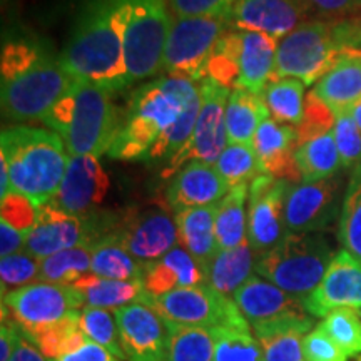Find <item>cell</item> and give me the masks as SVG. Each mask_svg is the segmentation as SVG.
Returning a JSON list of instances; mask_svg holds the SVG:
<instances>
[{
    "mask_svg": "<svg viewBox=\"0 0 361 361\" xmlns=\"http://www.w3.org/2000/svg\"><path fill=\"white\" fill-rule=\"evenodd\" d=\"M295 161L301 183L335 178V174L343 168V162L333 130L298 146Z\"/></svg>",
    "mask_w": 361,
    "mask_h": 361,
    "instance_id": "836d02e7",
    "label": "cell"
},
{
    "mask_svg": "<svg viewBox=\"0 0 361 361\" xmlns=\"http://www.w3.org/2000/svg\"><path fill=\"white\" fill-rule=\"evenodd\" d=\"M59 59L71 78L89 80L111 94L129 87L121 0H84Z\"/></svg>",
    "mask_w": 361,
    "mask_h": 361,
    "instance_id": "6da1fadb",
    "label": "cell"
},
{
    "mask_svg": "<svg viewBox=\"0 0 361 361\" xmlns=\"http://www.w3.org/2000/svg\"><path fill=\"white\" fill-rule=\"evenodd\" d=\"M80 313L82 310L74 311L61 322L39 329L27 338L42 351L47 360H57L64 355L74 353L75 350H79L89 341L80 326Z\"/></svg>",
    "mask_w": 361,
    "mask_h": 361,
    "instance_id": "e575fe53",
    "label": "cell"
},
{
    "mask_svg": "<svg viewBox=\"0 0 361 361\" xmlns=\"http://www.w3.org/2000/svg\"><path fill=\"white\" fill-rule=\"evenodd\" d=\"M303 353L306 361H348V355L324 331L322 324H316L303 338Z\"/></svg>",
    "mask_w": 361,
    "mask_h": 361,
    "instance_id": "681fc988",
    "label": "cell"
},
{
    "mask_svg": "<svg viewBox=\"0 0 361 361\" xmlns=\"http://www.w3.org/2000/svg\"><path fill=\"white\" fill-rule=\"evenodd\" d=\"M176 17H229L234 0H168Z\"/></svg>",
    "mask_w": 361,
    "mask_h": 361,
    "instance_id": "f907efd6",
    "label": "cell"
},
{
    "mask_svg": "<svg viewBox=\"0 0 361 361\" xmlns=\"http://www.w3.org/2000/svg\"><path fill=\"white\" fill-rule=\"evenodd\" d=\"M333 135L340 152L343 168H356L361 164V129L348 111L338 112Z\"/></svg>",
    "mask_w": 361,
    "mask_h": 361,
    "instance_id": "7dc6e473",
    "label": "cell"
},
{
    "mask_svg": "<svg viewBox=\"0 0 361 361\" xmlns=\"http://www.w3.org/2000/svg\"><path fill=\"white\" fill-rule=\"evenodd\" d=\"M144 286L151 296L204 284V269L183 246L173 247L168 255L144 266Z\"/></svg>",
    "mask_w": 361,
    "mask_h": 361,
    "instance_id": "cb8c5ba5",
    "label": "cell"
},
{
    "mask_svg": "<svg viewBox=\"0 0 361 361\" xmlns=\"http://www.w3.org/2000/svg\"><path fill=\"white\" fill-rule=\"evenodd\" d=\"M360 314H361V310H360Z\"/></svg>",
    "mask_w": 361,
    "mask_h": 361,
    "instance_id": "91938a15",
    "label": "cell"
},
{
    "mask_svg": "<svg viewBox=\"0 0 361 361\" xmlns=\"http://www.w3.org/2000/svg\"><path fill=\"white\" fill-rule=\"evenodd\" d=\"M313 328V316H305L251 329L263 348L264 361H306L303 338Z\"/></svg>",
    "mask_w": 361,
    "mask_h": 361,
    "instance_id": "f1b7e54d",
    "label": "cell"
},
{
    "mask_svg": "<svg viewBox=\"0 0 361 361\" xmlns=\"http://www.w3.org/2000/svg\"><path fill=\"white\" fill-rule=\"evenodd\" d=\"M338 178L290 184L284 200V221L290 233H323L335 223L343 201Z\"/></svg>",
    "mask_w": 361,
    "mask_h": 361,
    "instance_id": "2e32d148",
    "label": "cell"
},
{
    "mask_svg": "<svg viewBox=\"0 0 361 361\" xmlns=\"http://www.w3.org/2000/svg\"><path fill=\"white\" fill-rule=\"evenodd\" d=\"M229 189L231 188L218 173L214 164L192 161L174 174L166 191V197L171 209L179 213L191 207L218 204Z\"/></svg>",
    "mask_w": 361,
    "mask_h": 361,
    "instance_id": "7402d4cb",
    "label": "cell"
},
{
    "mask_svg": "<svg viewBox=\"0 0 361 361\" xmlns=\"http://www.w3.org/2000/svg\"><path fill=\"white\" fill-rule=\"evenodd\" d=\"M112 228V218L101 214L75 216L62 211L52 201L37 206V221L27 233L25 251L44 259L71 247L90 245Z\"/></svg>",
    "mask_w": 361,
    "mask_h": 361,
    "instance_id": "30bf717a",
    "label": "cell"
},
{
    "mask_svg": "<svg viewBox=\"0 0 361 361\" xmlns=\"http://www.w3.org/2000/svg\"><path fill=\"white\" fill-rule=\"evenodd\" d=\"M111 180L96 156H69L64 179L52 202L75 216H89L106 200Z\"/></svg>",
    "mask_w": 361,
    "mask_h": 361,
    "instance_id": "ac0fdd59",
    "label": "cell"
},
{
    "mask_svg": "<svg viewBox=\"0 0 361 361\" xmlns=\"http://www.w3.org/2000/svg\"><path fill=\"white\" fill-rule=\"evenodd\" d=\"M80 326L89 341L106 348L119 360H126L123 345H121L119 326H117L116 316L111 313V310L85 306L80 313Z\"/></svg>",
    "mask_w": 361,
    "mask_h": 361,
    "instance_id": "7bdbcfd3",
    "label": "cell"
},
{
    "mask_svg": "<svg viewBox=\"0 0 361 361\" xmlns=\"http://www.w3.org/2000/svg\"><path fill=\"white\" fill-rule=\"evenodd\" d=\"M305 310L313 318H324L340 308L361 310V261L348 251L336 252L335 259L316 286L303 300Z\"/></svg>",
    "mask_w": 361,
    "mask_h": 361,
    "instance_id": "d6986e66",
    "label": "cell"
},
{
    "mask_svg": "<svg viewBox=\"0 0 361 361\" xmlns=\"http://www.w3.org/2000/svg\"><path fill=\"white\" fill-rule=\"evenodd\" d=\"M0 161L8 169L12 191L40 206L57 194L69 154L61 135L54 130L12 126L0 135Z\"/></svg>",
    "mask_w": 361,
    "mask_h": 361,
    "instance_id": "5b68a950",
    "label": "cell"
},
{
    "mask_svg": "<svg viewBox=\"0 0 361 361\" xmlns=\"http://www.w3.org/2000/svg\"><path fill=\"white\" fill-rule=\"evenodd\" d=\"M229 29V17H176L166 42L162 71L194 82L207 79L211 56Z\"/></svg>",
    "mask_w": 361,
    "mask_h": 361,
    "instance_id": "9c48e42d",
    "label": "cell"
},
{
    "mask_svg": "<svg viewBox=\"0 0 361 361\" xmlns=\"http://www.w3.org/2000/svg\"><path fill=\"white\" fill-rule=\"evenodd\" d=\"M49 361H123L117 356L109 353L106 348L96 345V343L87 341L84 346H80L79 350H75L74 353L64 355L57 360H49Z\"/></svg>",
    "mask_w": 361,
    "mask_h": 361,
    "instance_id": "db71d44e",
    "label": "cell"
},
{
    "mask_svg": "<svg viewBox=\"0 0 361 361\" xmlns=\"http://www.w3.org/2000/svg\"><path fill=\"white\" fill-rule=\"evenodd\" d=\"M151 305L173 323L207 329L251 328L233 298L221 295L206 283L152 296Z\"/></svg>",
    "mask_w": 361,
    "mask_h": 361,
    "instance_id": "8fae6325",
    "label": "cell"
},
{
    "mask_svg": "<svg viewBox=\"0 0 361 361\" xmlns=\"http://www.w3.org/2000/svg\"><path fill=\"white\" fill-rule=\"evenodd\" d=\"M239 51H241V30L231 29L219 39L209 64L207 79H213L223 87L233 90L238 87L239 78Z\"/></svg>",
    "mask_w": 361,
    "mask_h": 361,
    "instance_id": "60d3db41",
    "label": "cell"
},
{
    "mask_svg": "<svg viewBox=\"0 0 361 361\" xmlns=\"http://www.w3.org/2000/svg\"><path fill=\"white\" fill-rule=\"evenodd\" d=\"M40 274V259L29 251L4 256L0 259V279H2V296L37 283Z\"/></svg>",
    "mask_w": 361,
    "mask_h": 361,
    "instance_id": "f6af8a7d",
    "label": "cell"
},
{
    "mask_svg": "<svg viewBox=\"0 0 361 361\" xmlns=\"http://www.w3.org/2000/svg\"><path fill=\"white\" fill-rule=\"evenodd\" d=\"M306 85L298 79H274L263 92L269 114L281 124L298 126L305 116Z\"/></svg>",
    "mask_w": 361,
    "mask_h": 361,
    "instance_id": "8d00e7d4",
    "label": "cell"
},
{
    "mask_svg": "<svg viewBox=\"0 0 361 361\" xmlns=\"http://www.w3.org/2000/svg\"><path fill=\"white\" fill-rule=\"evenodd\" d=\"M200 94V84L186 78L168 75L144 84L135 90L107 156L117 161L147 159L152 146Z\"/></svg>",
    "mask_w": 361,
    "mask_h": 361,
    "instance_id": "3957f363",
    "label": "cell"
},
{
    "mask_svg": "<svg viewBox=\"0 0 361 361\" xmlns=\"http://www.w3.org/2000/svg\"><path fill=\"white\" fill-rule=\"evenodd\" d=\"M252 147L258 156L261 174L286 179L290 183L293 180L301 183L295 161L298 149L296 128L290 124H281L269 117L256 130Z\"/></svg>",
    "mask_w": 361,
    "mask_h": 361,
    "instance_id": "603a6c76",
    "label": "cell"
},
{
    "mask_svg": "<svg viewBox=\"0 0 361 361\" xmlns=\"http://www.w3.org/2000/svg\"><path fill=\"white\" fill-rule=\"evenodd\" d=\"M72 78L47 47L32 37L4 44L0 57V101L8 121H42L69 89Z\"/></svg>",
    "mask_w": 361,
    "mask_h": 361,
    "instance_id": "7a4b0ae2",
    "label": "cell"
},
{
    "mask_svg": "<svg viewBox=\"0 0 361 361\" xmlns=\"http://www.w3.org/2000/svg\"><path fill=\"white\" fill-rule=\"evenodd\" d=\"M335 256L323 233H288L278 246L258 256L256 274L305 300L322 283Z\"/></svg>",
    "mask_w": 361,
    "mask_h": 361,
    "instance_id": "52a82bcc",
    "label": "cell"
},
{
    "mask_svg": "<svg viewBox=\"0 0 361 361\" xmlns=\"http://www.w3.org/2000/svg\"><path fill=\"white\" fill-rule=\"evenodd\" d=\"M11 361H49V360L45 358L42 351H40L25 335H22L20 331L19 343H17L16 351H13Z\"/></svg>",
    "mask_w": 361,
    "mask_h": 361,
    "instance_id": "9f6ffc18",
    "label": "cell"
},
{
    "mask_svg": "<svg viewBox=\"0 0 361 361\" xmlns=\"http://www.w3.org/2000/svg\"><path fill=\"white\" fill-rule=\"evenodd\" d=\"M279 40L263 32L241 30L238 87L263 94L276 71Z\"/></svg>",
    "mask_w": 361,
    "mask_h": 361,
    "instance_id": "d4e9b609",
    "label": "cell"
},
{
    "mask_svg": "<svg viewBox=\"0 0 361 361\" xmlns=\"http://www.w3.org/2000/svg\"><path fill=\"white\" fill-rule=\"evenodd\" d=\"M27 233L0 219V255L11 256L25 250Z\"/></svg>",
    "mask_w": 361,
    "mask_h": 361,
    "instance_id": "f5cc1de1",
    "label": "cell"
},
{
    "mask_svg": "<svg viewBox=\"0 0 361 361\" xmlns=\"http://www.w3.org/2000/svg\"><path fill=\"white\" fill-rule=\"evenodd\" d=\"M2 204V221H6L13 228L29 233L37 221V206L29 197L19 192H8L6 197L0 200Z\"/></svg>",
    "mask_w": 361,
    "mask_h": 361,
    "instance_id": "c3c4849f",
    "label": "cell"
},
{
    "mask_svg": "<svg viewBox=\"0 0 361 361\" xmlns=\"http://www.w3.org/2000/svg\"><path fill=\"white\" fill-rule=\"evenodd\" d=\"M124 56L130 82L154 78L162 71L171 20L166 0H121Z\"/></svg>",
    "mask_w": 361,
    "mask_h": 361,
    "instance_id": "ba28073f",
    "label": "cell"
},
{
    "mask_svg": "<svg viewBox=\"0 0 361 361\" xmlns=\"http://www.w3.org/2000/svg\"><path fill=\"white\" fill-rule=\"evenodd\" d=\"M355 52H361V17L303 22L279 40L274 79L316 84L343 56Z\"/></svg>",
    "mask_w": 361,
    "mask_h": 361,
    "instance_id": "8992f818",
    "label": "cell"
},
{
    "mask_svg": "<svg viewBox=\"0 0 361 361\" xmlns=\"http://www.w3.org/2000/svg\"><path fill=\"white\" fill-rule=\"evenodd\" d=\"M90 273L101 278L117 279V281H135V279H142L144 264L139 263L126 250L114 234L107 233L92 243Z\"/></svg>",
    "mask_w": 361,
    "mask_h": 361,
    "instance_id": "1f68e13d",
    "label": "cell"
},
{
    "mask_svg": "<svg viewBox=\"0 0 361 361\" xmlns=\"http://www.w3.org/2000/svg\"><path fill=\"white\" fill-rule=\"evenodd\" d=\"M82 308L78 290L67 284L37 281L2 296V311H7L25 336Z\"/></svg>",
    "mask_w": 361,
    "mask_h": 361,
    "instance_id": "7c38bea8",
    "label": "cell"
},
{
    "mask_svg": "<svg viewBox=\"0 0 361 361\" xmlns=\"http://www.w3.org/2000/svg\"><path fill=\"white\" fill-rule=\"evenodd\" d=\"M42 123L61 135L71 157H99L109 152L123 119L117 116L109 90L72 78L67 92L45 114Z\"/></svg>",
    "mask_w": 361,
    "mask_h": 361,
    "instance_id": "277c9868",
    "label": "cell"
},
{
    "mask_svg": "<svg viewBox=\"0 0 361 361\" xmlns=\"http://www.w3.org/2000/svg\"><path fill=\"white\" fill-rule=\"evenodd\" d=\"M111 233L144 266L154 263L179 245L176 213L164 206L130 209L114 218Z\"/></svg>",
    "mask_w": 361,
    "mask_h": 361,
    "instance_id": "5bb4252c",
    "label": "cell"
},
{
    "mask_svg": "<svg viewBox=\"0 0 361 361\" xmlns=\"http://www.w3.org/2000/svg\"><path fill=\"white\" fill-rule=\"evenodd\" d=\"M90 264H92V243L71 247L40 259L39 281L72 286L90 273Z\"/></svg>",
    "mask_w": 361,
    "mask_h": 361,
    "instance_id": "74e56055",
    "label": "cell"
},
{
    "mask_svg": "<svg viewBox=\"0 0 361 361\" xmlns=\"http://www.w3.org/2000/svg\"><path fill=\"white\" fill-rule=\"evenodd\" d=\"M269 109L263 94L236 87L231 90L226 106V129L228 141L233 144H252L256 130L266 119H269Z\"/></svg>",
    "mask_w": 361,
    "mask_h": 361,
    "instance_id": "4dcf8cb0",
    "label": "cell"
},
{
    "mask_svg": "<svg viewBox=\"0 0 361 361\" xmlns=\"http://www.w3.org/2000/svg\"><path fill=\"white\" fill-rule=\"evenodd\" d=\"M233 300L251 328L311 316L305 310L303 300L288 295L286 291L269 283L268 279L261 278L259 274H252L234 293Z\"/></svg>",
    "mask_w": 361,
    "mask_h": 361,
    "instance_id": "ffe728a7",
    "label": "cell"
},
{
    "mask_svg": "<svg viewBox=\"0 0 361 361\" xmlns=\"http://www.w3.org/2000/svg\"><path fill=\"white\" fill-rule=\"evenodd\" d=\"M348 114L353 117V121L356 123V126H358V128L361 129V101H358V102L353 104V106L350 107Z\"/></svg>",
    "mask_w": 361,
    "mask_h": 361,
    "instance_id": "6f0895ef",
    "label": "cell"
},
{
    "mask_svg": "<svg viewBox=\"0 0 361 361\" xmlns=\"http://www.w3.org/2000/svg\"><path fill=\"white\" fill-rule=\"evenodd\" d=\"M201 107L197 114L192 135L174 157H171L164 176L176 174L188 162L202 161L216 164L221 152L228 146V129H226V106L231 90L223 87L213 79L200 82Z\"/></svg>",
    "mask_w": 361,
    "mask_h": 361,
    "instance_id": "4fadbf2b",
    "label": "cell"
},
{
    "mask_svg": "<svg viewBox=\"0 0 361 361\" xmlns=\"http://www.w3.org/2000/svg\"><path fill=\"white\" fill-rule=\"evenodd\" d=\"M20 338V328L12 319H2L0 328V361H11Z\"/></svg>",
    "mask_w": 361,
    "mask_h": 361,
    "instance_id": "11a10c76",
    "label": "cell"
},
{
    "mask_svg": "<svg viewBox=\"0 0 361 361\" xmlns=\"http://www.w3.org/2000/svg\"><path fill=\"white\" fill-rule=\"evenodd\" d=\"M169 331L168 361H213L214 335L213 329L189 326L166 319Z\"/></svg>",
    "mask_w": 361,
    "mask_h": 361,
    "instance_id": "d590c367",
    "label": "cell"
},
{
    "mask_svg": "<svg viewBox=\"0 0 361 361\" xmlns=\"http://www.w3.org/2000/svg\"><path fill=\"white\" fill-rule=\"evenodd\" d=\"M256 255L250 241L231 250H219L204 268V283L221 295L233 298L256 271Z\"/></svg>",
    "mask_w": 361,
    "mask_h": 361,
    "instance_id": "484cf974",
    "label": "cell"
},
{
    "mask_svg": "<svg viewBox=\"0 0 361 361\" xmlns=\"http://www.w3.org/2000/svg\"><path fill=\"white\" fill-rule=\"evenodd\" d=\"M355 361H361V356H358V358H356Z\"/></svg>",
    "mask_w": 361,
    "mask_h": 361,
    "instance_id": "680465c9",
    "label": "cell"
},
{
    "mask_svg": "<svg viewBox=\"0 0 361 361\" xmlns=\"http://www.w3.org/2000/svg\"><path fill=\"white\" fill-rule=\"evenodd\" d=\"M310 12L329 19H343L361 8V0H303Z\"/></svg>",
    "mask_w": 361,
    "mask_h": 361,
    "instance_id": "816d5d0a",
    "label": "cell"
},
{
    "mask_svg": "<svg viewBox=\"0 0 361 361\" xmlns=\"http://www.w3.org/2000/svg\"><path fill=\"white\" fill-rule=\"evenodd\" d=\"M303 0H234L229 22L234 29L263 32L281 40L308 17Z\"/></svg>",
    "mask_w": 361,
    "mask_h": 361,
    "instance_id": "44dd1931",
    "label": "cell"
},
{
    "mask_svg": "<svg viewBox=\"0 0 361 361\" xmlns=\"http://www.w3.org/2000/svg\"><path fill=\"white\" fill-rule=\"evenodd\" d=\"M336 345L350 356L361 355V314L351 308H340L324 316L319 323Z\"/></svg>",
    "mask_w": 361,
    "mask_h": 361,
    "instance_id": "ee69618b",
    "label": "cell"
},
{
    "mask_svg": "<svg viewBox=\"0 0 361 361\" xmlns=\"http://www.w3.org/2000/svg\"><path fill=\"white\" fill-rule=\"evenodd\" d=\"M213 361H264L263 348L250 328H216Z\"/></svg>",
    "mask_w": 361,
    "mask_h": 361,
    "instance_id": "ab89813d",
    "label": "cell"
},
{
    "mask_svg": "<svg viewBox=\"0 0 361 361\" xmlns=\"http://www.w3.org/2000/svg\"><path fill=\"white\" fill-rule=\"evenodd\" d=\"M250 186L239 184L229 189L216 206V239L219 250H231L247 241V209Z\"/></svg>",
    "mask_w": 361,
    "mask_h": 361,
    "instance_id": "d6a6232c",
    "label": "cell"
},
{
    "mask_svg": "<svg viewBox=\"0 0 361 361\" xmlns=\"http://www.w3.org/2000/svg\"><path fill=\"white\" fill-rule=\"evenodd\" d=\"M336 123V114L328 104H324L316 94L311 90L306 97L305 116L303 121L296 126L298 146L311 141V139L319 137V135L331 133Z\"/></svg>",
    "mask_w": 361,
    "mask_h": 361,
    "instance_id": "bcb514c9",
    "label": "cell"
},
{
    "mask_svg": "<svg viewBox=\"0 0 361 361\" xmlns=\"http://www.w3.org/2000/svg\"><path fill=\"white\" fill-rule=\"evenodd\" d=\"M338 238L345 251L361 261V164L351 171L343 196Z\"/></svg>",
    "mask_w": 361,
    "mask_h": 361,
    "instance_id": "f35d334b",
    "label": "cell"
},
{
    "mask_svg": "<svg viewBox=\"0 0 361 361\" xmlns=\"http://www.w3.org/2000/svg\"><path fill=\"white\" fill-rule=\"evenodd\" d=\"M216 206L191 207L176 213L179 245L191 252L202 268L219 251L216 239Z\"/></svg>",
    "mask_w": 361,
    "mask_h": 361,
    "instance_id": "f546056e",
    "label": "cell"
},
{
    "mask_svg": "<svg viewBox=\"0 0 361 361\" xmlns=\"http://www.w3.org/2000/svg\"><path fill=\"white\" fill-rule=\"evenodd\" d=\"M313 92L335 114L361 101V52L346 54L314 85Z\"/></svg>",
    "mask_w": 361,
    "mask_h": 361,
    "instance_id": "83f0119b",
    "label": "cell"
},
{
    "mask_svg": "<svg viewBox=\"0 0 361 361\" xmlns=\"http://www.w3.org/2000/svg\"><path fill=\"white\" fill-rule=\"evenodd\" d=\"M121 345L128 361H168L166 319L149 303H133L114 311Z\"/></svg>",
    "mask_w": 361,
    "mask_h": 361,
    "instance_id": "e0dca14e",
    "label": "cell"
},
{
    "mask_svg": "<svg viewBox=\"0 0 361 361\" xmlns=\"http://www.w3.org/2000/svg\"><path fill=\"white\" fill-rule=\"evenodd\" d=\"M214 166L229 188L251 183L261 174L258 156L252 144L229 142Z\"/></svg>",
    "mask_w": 361,
    "mask_h": 361,
    "instance_id": "b9f144b4",
    "label": "cell"
},
{
    "mask_svg": "<svg viewBox=\"0 0 361 361\" xmlns=\"http://www.w3.org/2000/svg\"><path fill=\"white\" fill-rule=\"evenodd\" d=\"M290 180L259 174L250 183L247 241L256 255L273 250L290 233L284 221V200Z\"/></svg>",
    "mask_w": 361,
    "mask_h": 361,
    "instance_id": "9a60e30c",
    "label": "cell"
},
{
    "mask_svg": "<svg viewBox=\"0 0 361 361\" xmlns=\"http://www.w3.org/2000/svg\"><path fill=\"white\" fill-rule=\"evenodd\" d=\"M72 286L78 290L82 298L84 308H102V310H119L123 306L133 303H149L152 296L149 295L142 279L135 281H117V279H107L89 273L75 281Z\"/></svg>",
    "mask_w": 361,
    "mask_h": 361,
    "instance_id": "4316f807",
    "label": "cell"
}]
</instances>
